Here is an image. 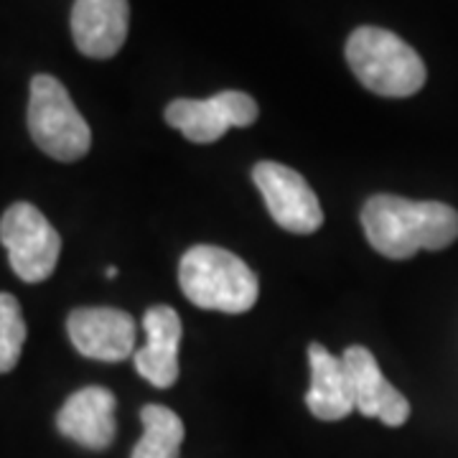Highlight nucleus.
<instances>
[{"label":"nucleus","instance_id":"1","mask_svg":"<svg viewBox=\"0 0 458 458\" xmlns=\"http://www.w3.org/2000/svg\"><path fill=\"white\" fill-rule=\"evenodd\" d=\"M361 227L379 255L408 260L420 250H445L458 240V212L443 201H412L393 194L369 197Z\"/></svg>","mask_w":458,"mask_h":458},{"label":"nucleus","instance_id":"2","mask_svg":"<svg viewBox=\"0 0 458 458\" xmlns=\"http://www.w3.org/2000/svg\"><path fill=\"white\" fill-rule=\"evenodd\" d=\"M183 295L204 311L245 313L258 303L260 285L252 267L225 247H191L179 262Z\"/></svg>","mask_w":458,"mask_h":458},{"label":"nucleus","instance_id":"3","mask_svg":"<svg viewBox=\"0 0 458 458\" xmlns=\"http://www.w3.org/2000/svg\"><path fill=\"white\" fill-rule=\"evenodd\" d=\"M346 64L369 92L379 98H410L426 84L420 54L397 33L379 26H360L346 41Z\"/></svg>","mask_w":458,"mask_h":458},{"label":"nucleus","instance_id":"4","mask_svg":"<svg viewBox=\"0 0 458 458\" xmlns=\"http://www.w3.org/2000/svg\"><path fill=\"white\" fill-rule=\"evenodd\" d=\"M29 132L47 156L72 164L87 156L92 131L72 102L64 84L51 74H36L29 98Z\"/></svg>","mask_w":458,"mask_h":458},{"label":"nucleus","instance_id":"5","mask_svg":"<svg viewBox=\"0 0 458 458\" xmlns=\"http://www.w3.org/2000/svg\"><path fill=\"white\" fill-rule=\"evenodd\" d=\"M0 242L11 267L23 283H44L54 276L62 237L51 222L29 201H18L0 216Z\"/></svg>","mask_w":458,"mask_h":458},{"label":"nucleus","instance_id":"6","mask_svg":"<svg viewBox=\"0 0 458 458\" xmlns=\"http://www.w3.org/2000/svg\"><path fill=\"white\" fill-rule=\"evenodd\" d=\"M258 102L237 89H225L209 99H174L165 107V123L186 140L207 146L229 128H247L258 120Z\"/></svg>","mask_w":458,"mask_h":458},{"label":"nucleus","instance_id":"7","mask_svg":"<svg viewBox=\"0 0 458 458\" xmlns=\"http://www.w3.org/2000/svg\"><path fill=\"white\" fill-rule=\"evenodd\" d=\"M252 181L260 189L265 207L276 225L293 234H311L324 225V212L309 181L291 165L260 161L252 168Z\"/></svg>","mask_w":458,"mask_h":458},{"label":"nucleus","instance_id":"8","mask_svg":"<svg viewBox=\"0 0 458 458\" xmlns=\"http://www.w3.org/2000/svg\"><path fill=\"white\" fill-rule=\"evenodd\" d=\"M342 360L352 377L354 410H360L364 418H377L390 428L405 426L410 418L408 397L382 375L372 352L367 346L354 344L344 352Z\"/></svg>","mask_w":458,"mask_h":458},{"label":"nucleus","instance_id":"9","mask_svg":"<svg viewBox=\"0 0 458 458\" xmlns=\"http://www.w3.org/2000/svg\"><path fill=\"white\" fill-rule=\"evenodd\" d=\"M74 349L98 361L128 360L135 349V321L120 309H77L66 318Z\"/></svg>","mask_w":458,"mask_h":458},{"label":"nucleus","instance_id":"10","mask_svg":"<svg viewBox=\"0 0 458 458\" xmlns=\"http://www.w3.org/2000/svg\"><path fill=\"white\" fill-rule=\"evenodd\" d=\"M131 26L128 0H74L72 36L89 59H110L123 49Z\"/></svg>","mask_w":458,"mask_h":458},{"label":"nucleus","instance_id":"11","mask_svg":"<svg viewBox=\"0 0 458 458\" xmlns=\"http://www.w3.org/2000/svg\"><path fill=\"white\" fill-rule=\"evenodd\" d=\"M114 394L105 387H82L66 400L59 415V433L87 451H105L114 441Z\"/></svg>","mask_w":458,"mask_h":458},{"label":"nucleus","instance_id":"12","mask_svg":"<svg viewBox=\"0 0 458 458\" xmlns=\"http://www.w3.org/2000/svg\"><path fill=\"white\" fill-rule=\"evenodd\" d=\"M143 331L148 342L132 354L138 375L153 387L168 390L179 379L181 318L171 306H153L143 316Z\"/></svg>","mask_w":458,"mask_h":458},{"label":"nucleus","instance_id":"13","mask_svg":"<svg viewBox=\"0 0 458 458\" xmlns=\"http://www.w3.org/2000/svg\"><path fill=\"white\" fill-rule=\"evenodd\" d=\"M311 361V387L306 393V405L318 420H344L354 412V387L344 367L342 357H334L327 346H309Z\"/></svg>","mask_w":458,"mask_h":458},{"label":"nucleus","instance_id":"14","mask_svg":"<svg viewBox=\"0 0 458 458\" xmlns=\"http://www.w3.org/2000/svg\"><path fill=\"white\" fill-rule=\"evenodd\" d=\"M143 436L135 443L131 458H179L183 443V423L174 410L146 405L140 410Z\"/></svg>","mask_w":458,"mask_h":458},{"label":"nucleus","instance_id":"15","mask_svg":"<svg viewBox=\"0 0 458 458\" xmlns=\"http://www.w3.org/2000/svg\"><path fill=\"white\" fill-rule=\"evenodd\" d=\"M26 321L16 295L0 293V375L16 369L23 344H26Z\"/></svg>","mask_w":458,"mask_h":458},{"label":"nucleus","instance_id":"16","mask_svg":"<svg viewBox=\"0 0 458 458\" xmlns=\"http://www.w3.org/2000/svg\"><path fill=\"white\" fill-rule=\"evenodd\" d=\"M107 278H117V267H107V273H105Z\"/></svg>","mask_w":458,"mask_h":458}]
</instances>
